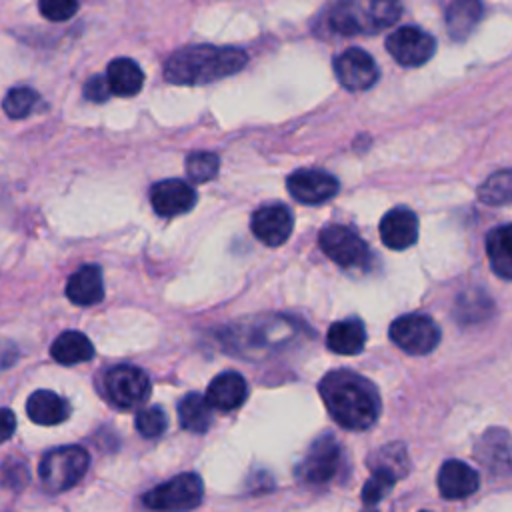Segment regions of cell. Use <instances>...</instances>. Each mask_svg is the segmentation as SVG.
<instances>
[{
	"label": "cell",
	"mask_w": 512,
	"mask_h": 512,
	"mask_svg": "<svg viewBox=\"0 0 512 512\" xmlns=\"http://www.w3.org/2000/svg\"><path fill=\"white\" fill-rule=\"evenodd\" d=\"M364 512H378V510H374V508H368V510H364Z\"/></svg>",
	"instance_id": "37"
},
{
	"label": "cell",
	"mask_w": 512,
	"mask_h": 512,
	"mask_svg": "<svg viewBox=\"0 0 512 512\" xmlns=\"http://www.w3.org/2000/svg\"><path fill=\"white\" fill-rule=\"evenodd\" d=\"M510 226H498L488 232L486 236V254L492 264V270L502 278H512V238H510Z\"/></svg>",
	"instance_id": "24"
},
{
	"label": "cell",
	"mask_w": 512,
	"mask_h": 512,
	"mask_svg": "<svg viewBox=\"0 0 512 512\" xmlns=\"http://www.w3.org/2000/svg\"><path fill=\"white\" fill-rule=\"evenodd\" d=\"M386 48L400 66L412 68V66H422L432 58L436 42L422 28L402 26L388 36Z\"/></svg>",
	"instance_id": "11"
},
{
	"label": "cell",
	"mask_w": 512,
	"mask_h": 512,
	"mask_svg": "<svg viewBox=\"0 0 512 512\" xmlns=\"http://www.w3.org/2000/svg\"><path fill=\"white\" fill-rule=\"evenodd\" d=\"M204 496L202 478L194 472H184L168 482L154 486L144 494V506L158 512H188L200 504Z\"/></svg>",
	"instance_id": "6"
},
{
	"label": "cell",
	"mask_w": 512,
	"mask_h": 512,
	"mask_svg": "<svg viewBox=\"0 0 512 512\" xmlns=\"http://www.w3.org/2000/svg\"><path fill=\"white\" fill-rule=\"evenodd\" d=\"M392 342L408 354L422 356L432 352L440 342L438 324L424 314H404L390 324Z\"/></svg>",
	"instance_id": "8"
},
{
	"label": "cell",
	"mask_w": 512,
	"mask_h": 512,
	"mask_svg": "<svg viewBox=\"0 0 512 512\" xmlns=\"http://www.w3.org/2000/svg\"><path fill=\"white\" fill-rule=\"evenodd\" d=\"M104 388L116 406L134 408L144 404V400L150 396L152 384L144 370L130 364H120L106 372Z\"/></svg>",
	"instance_id": "9"
},
{
	"label": "cell",
	"mask_w": 512,
	"mask_h": 512,
	"mask_svg": "<svg viewBox=\"0 0 512 512\" xmlns=\"http://www.w3.org/2000/svg\"><path fill=\"white\" fill-rule=\"evenodd\" d=\"M334 72L340 84L352 92L368 90L378 80V66L374 58L360 48H348L338 54L334 60Z\"/></svg>",
	"instance_id": "12"
},
{
	"label": "cell",
	"mask_w": 512,
	"mask_h": 512,
	"mask_svg": "<svg viewBox=\"0 0 512 512\" xmlns=\"http://www.w3.org/2000/svg\"><path fill=\"white\" fill-rule=\"evenodd\" d=\"M0 476L2 480L10 486V488H22L26 482H28V468H26V462H20V460H10L2 466L0 470Z\"/></svg>",
	"instance_id": "34"
},
{
	"label": "cell",
	"mask_w": 512,
	"mask_h": 512,
	"mask_svg": "<svg viewBox=\"0 0 512 512\" xmlns=\"http://www.w3.org/2000/svg\"><path fill=\"white\" fill-rule=\"evenodd\" d=\"M246 60L248 56L240 48L188 46L168 58L164 76L172 84H206L236 74L246 66Z\"/></svg>",
	"instance_id": "2"
},
{
	"label": "cell",
	"mask_w": 512,
	"mask_h": 512,
	"mask_svg": "<svg viewBox=\"0 0 512 512\" xmlns=\"http://www.w3.org/2000/svg\"><path fill=\"white\" fill-rule=\"evenodd\" d=\"M212 406L206 400V396L198 394V392H190L186 394L180 402H178V418L184 430L190 432H206L212 424Z\"/></svg>",
	"instance_id": "25"
},
{
	"label": "cell",
	"mask_w": 512,
	"mask_h": 512,
	"mask_svg": "<svg viewBox=\"0 0 512 512\" xmlns=\"http://www.w3.org/2000/svg\"><path fill=\"white\" fill-rule=\"evenodd\" d=\"M50 356L66 366L88 362L94 356V346L86 334L68 330L62 332L50 346Z\"/></svg>",
	"instance_id": "23"
},
{
	"label": "cell",
	"mask_w": 512,
	"mask_h": 512,
	"mask_svg": "<svg viewBox=\"0 0 512 512\" xmlns=\"http://www.w3.org/2000/svg\"><path fill=\"white\" fill-rule=\"evenodd\" d=\"M398 0H336L328 12V24L342 36L374 34L400 18Z\"/></svg>",
	"instance_id": "3"
},
{
	"label": "cell",
	"mask_w": 512,
	"mask_h": 512,
	"mask_svg": "<svg viewBox=\"0 0 512 512\" xmlns=\"http://www.w3.org/2000/svg\"><path fill=\"white\" fill-rule=\"evenodd\" d=\"M482 16L480 0H454L446 12V26L456 40H464Z\"/></svg>",
	"instance_id": "26"
},
{
	"label": "cell",
	"mask_w": 512,
	"mask_h": 512,
	"mask_svg": "<svg viewBox=\"0 0 512 512\" xmlns=\"http://www.w3.org/2000/svg\"><path fill=\"white\" fill-rule=\"evenodd\" d=\"M296 326L284 316H262L250 322H240L228 330V346L244 356H260L272 352L276 346H284Z\"/></svg>",
	"instance_id": "4"
},
{
	"label": "cell",
	"mask_w": 512,
	"mask_h": 512,
	"mask_svg": "<svg viewBox=\"0 0 512 512\" xmlns=\"http://www.w3.org/2000/svg\"><path fill=\"white\" fill-rule=\"evenodd\" d=\"M318 390L330 416L346 430H366L380 416L382 402L376 386L356 372H328Z\"/></svg>",
	"instance_id": "1"
},
{
	"label": "cell",
	"mask_w": 512,
	"mask_h": 512,
	"mask_svg": "<svg viewBox=\"0 0 512 512\" xmlns=\"http://www.w3.org/2000/svg\"><path fill=\"white\" fill-rule=\"evenodd\" d=\"M326 344L332 352L352 356L362 352L366 344V330L364 324L358 318H346L340 322H334L328 328L326 334Z\"/></svg>",
	"instance_id": "21"
},
{
	"label": "cell",
	"mask_w": 512,
	"mask_h": 512,
	"mask_svg": "<svg viewBox=\"0 0 512 512\" xmlns=\"http://www.w3.org/2000/svg\"><path fill=\"white\" fill-rule=\"evenodd\" d=\"M380 238L392 250H406L418 240V218L408 208H394L380 222Z\"/></svg>",
	"instance_id": "17"
},
{
	"label": "cell",
	"mask_w": 512,
	"mask_h": 512,
	"mask_svg": "<svg viewBox=\"0 0 512 512\" xmlns=\"http://www.w3.org/2000/svg\"><path fill=\"white\" fill-rule=\"evenodd\" d=\"M394 478L392 476H388V474H384V472H372V476H370V480H366V484H364V488H362V500H364V504H376V502H380L390 490H392V486H394Z\"/></svg>",
	"instance_id": "32"
},
{
	"label": "cell",
	"mask_w": 512,
	"mask_h": 512,
	"mask_svg": "<svg viewBox=\"0 0 512 512\" xmlns=\"http://www.w3.org/2000/svg\"><path fill=\"white\" fill-rule=\"evenodd\" d=\"M66 296L72 304L92 306L104 296L102 270L96 264L80 266L66 282Z\"/></svg>",
	"instance_id": "19"
},
{
	"label": "cell",
	"mask_w": 512,
	"mask_h": 512,
	"mask_svg": "<svg viewBox=\"0 0 512 512\" xmlns=\"http://www.w3.org/2000/svg\"><path fill=\"white\" fill-rule=\"evenodd\" d=\"M480 486L478 472L462 460H446L438 472V490L448 500H462Z\"/></svg>",
	"instance_id": "16"
},
{
	"label": "cell",
	"mask_w": 512,
	"mask_h": 512,
	"mask_svg": "<svg viewBox=\"0 0 512 512\" xmlns=\"http://www.w3.org/2000/svg\"><path fill=\"white\" fill-rule=\"evenodd\" d=\"M134 424H136V430L140 436L158 438L160 434H164V430L168 426V416L160 406H148L136 414Z\"/></svg>",
	"instance_id": "31"
},
{
	"label": "cell",
	"mask_w": 512,
	"mask_h": 512,
	"mask_svg": "<svg viewBox=\"0 0 512 512\" xmlns=\"http://www.w3.org/2000/svg\"><path fill=\"white\" fill-rule=\"evenodd\" d=\"M110 86L106 82V76H92L86 84H84V96L90 102H104L110 96Z\"/></svg>",
	"instance_id": "35"
},
{
	"label": "cell",
	"mask_w": 512,
	"mask_h": 512,
	"mask_svg": "<svg viewBox=\"0 0 512 512\" xmlns=\"http://www.w3.org/2000/svg\"><path fill=\"white\" fill-rule=\"evenodd\" d=\"M246 396H248L246 380L232 370L218 374L208 384V390H206V400L210 402V406L214 410H224V412H230L240 404H244Z\"/></svg>",
	"instance_id": "18"
},
{
	"label": "cell",
	"mask_w": 512,
	"mask_h": 512,
	"mask_svg": "<svg viewBox=\"0 0 512 512\" xmlns=\"http://www.w3.org/2000/svg\"><path fill=\"white\" fill-rule=\"evenodd\" d=\"M106 82L112 94L118 96H134L142 90L144 74L140 66L130 58H116L108 64Z\"/></svg>",
	"instance_id": "22"
},
{
	"label": "cell",
	"mask_w": 512,
	"mask_h": 512,
	"mask_svg": "<svg viewBox=\"0 0 512 512\" xmlns=\"http://www.w3.org/2000/svg\"><path fill=\"white\" fill-rule=\"evenodd\" d=\"M510 196H512V174H510V170H500V172L492 174L478 188V198L484 204H490V206L508 204Z\"/></svg>",
	"instance_id": "28"
},
{
	"label": "cell",
	"mask_w": 512,
	"mask_h": 512,
	"mask_svg": "<svg viewBox=\"0 0 512 512\" xmlns=\"http://www.w3.org/2000/svg\"><path fill=\"white\" fill-rule=\"evenodd\" d=\"M150 202L160 216H178L196 204L194 188L184 180H162L150 188Z\"/></svg>",
	"instance_id": "15"
},
{
	"label": "cell",
	"mask_w": 512,
	"mask_h": 512,
	"mask_svg": "<svg viewBox=\"0 0 512 512\" xmlns=\"http://www.w3.org/2000/svg\"><path fill=\"white\" fill-rule=\"evenodd\" d=\"M220 160L214 152H192L186 158V174L192 182H208L218 174Z\"/></svg>",
	"instance_id": "30"
},
{
	"label": "cell",
	"mask_w": 512,
	"mask_h": 512,
	"mask_svg": "<svg viewBox=\"0 0 512 512\" xmlns=\"http://www.w3.org/2000/svg\"><path fill=\"white\" fill-rule=\"evenodd\" d=\"M38 94L28 86L10 88L2 100V108L10 118H24L36 106Z\"/></svg>",
	"instance_id": "29"
},
{
	"label": "cell",
	"mask_w": 512,
	"mask_h": 512,
	"mask_svg": "<svg viewBox=\"0 0 512 512\" xmlns=\"http://www.w3.org/2000/svg\"><path fill=\"white\" fill-rule=\"evenodd\" d=\"M26 414L34 424L54 426L70 416V406L52 390H36L26 400Z\"/></svg>",
	"instance_id": "20"
},
{
	"label": "cell",
	"mask_w": 512,
	"mask_h": 512,
	"mask_svg": "<svg viewBox=\"0 0 512 512\" xmlns=\"http://www.w3.org/2000/svg\"><path fill=\"white\" fill-rule=\"evenodd\" d=\"M294 226L292 212L282 204H268L252 214V234L266 246H280L288 240Z\"/></svg>",
	"instance_id": "14"
},
{
	"label": "cell",
	"mask_w": 512,
	"mask_h": 512,
	"mask_svg": "<svg viewBox=\"0 0 512 512\" xmlns=\"http://www.w3.org/2000/svg\"><path fill=\"white\" fill-rule=\"evenodd\" d=\"M368 464H370L372 472H384V474L392 476L394 480L404 478L408 474V468H410L406 448L400 442H392V444H386V446L378 448L370 456Z\"/></svg>",
	"instance_id": "27"
},
{
	"label": "cell",
	"mask_w": 512,
	"mask_h": 512,
	"mask_svg": "<svg viewBox=\"0 0 512 512\" xmlns=\"http://www.w3.org/2000/svg\"><path fill=\"white\" fill-rule=\"evenodd\" d=\"M288 192L302 204H322L338 192V180L324 170H296L288 176Z\"/></svg>",
	"instance_id": "13"
},
{
	"label": "cell",
	"mask_w": 512,
	"mask_h": 512,
	"mask_svg": "<svg viewBox=\"0 0 512 512\" xmlns=\"http://www.w3.org/2000/svg\"><path fill=\"white\" fill-rule=\"evenodd\" d=\"M90 456L82 446H60L50 450L40 466L38 476L46 492H64L78 484L86 474Z\"/></svg>",
	"instance_id": "5"
},
{
	"label": "cell",
	"mask_w": 512,
	"mask_h": 512,
	"mask_svg": "<svg viewBox=\"0 0 512 512\" xmlns=\"http://www.w3.org/2000/svg\"><path fill=\"white\" fill-rule=\"evenodd\" d=\"M338 466H340V446L332 434H322L310 444L306 456L296 468V474L306 484L322 486L336 476Z\"/></svg>",
	"instance_id": "10"
},
{
	"label": "cell",
	"mask_w": 512,
	"mask_h": 512,
	"mask_svg": "<svg viewBox=\"0 0 512 512\" xmlns=\"http://www.w3.org/2000/svg\"><path fill=\"white\" fill-rule=\"evenodd\" d=\"M38 8L44 18L52 22H64L78 10V0H38Z\"/></svg>",
	"instance_id": "33"
},
{
	"label": "cell",
	"mask_w": 512,
	"mask_h": 512,
	"mask_svg": "<svg viewBox=\"0 0 512 512\" xmlns=\"http://www.w3.org/2000/svg\"><path fill=\"white\" fill-rule=\"evenodd\" d=\"M16 430V416L8 408H0V444H4Z\"/></svg>",
	"instance_id": "36"
},
{
	"label": "cell",
	"mask_w": 512,
	"mask_h": 512,
	"mask_svg": "<svg viewBox=\"0 0 512 512\" xmlns=\"http://www.w3.org/2000/svg\"><path fill=\"white\" fill-rule=\"evenodd\" d=\"M318 244L332 262L346 270L368 268L372 258L368 244L354 230L342 224H330L322 228L318 234Z\"/></svg>",
	"instance_id": "7"
}]
</instances>
